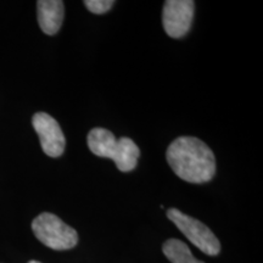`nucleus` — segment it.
<instances>
[{
  "instance_id": "1",
  "label": "nucleus",
  "mask_w": 263,
  "mask_h": 263,
  "mask_svg": "<svg viewBox=\"0 0 263 263\" xmlns=\"http://www.w3.org/2000/svg\"><path fill=\"white\" fill-rule=\"evenodd\" d=\"M167 162L180 179L188 183L210 182L216 173V157L202 140L179 137L170 144Z\"/></svg>"
},
{
  "instance_id": "2",
  "label": "nucleus",
  "mask_w": 263,
  "mask_h": 263,
  "mask_svg": "<svg viewBox=\"0 0 263 263\" xmlns=\"http://www.w3.org/2000/svg\"><path fill=\"white\" fill-rule=\"evenodd\" d=\"M88 146L94 155L115 161L121 172H130L137 167L140 150L127 137L116 139L112 132L105 128H93L88 134Z\"/></svg>"
},
{
  "instance_id": "3",
  "label": "nucleus",
  "mask_w": 263,
  "mask_h": 263,
  "mask_svg": "<svg viewBox=\"0 0 263 263\" xmlns=\"http://www.w3.org/2000/svg\"><path fill=\"white\" fill-rule=\"evenodd\" d=\"M32 230L42 244L52 250H70L78 242L77 232L54 213L44 212L32 222Z\"/></svg>"
},
{
  "instance_id": "4",
  "label": "nucleus",
  "mask_w": 263,
  "mask_h": 263,
  "mask_svg": "<svg viewBox=\"0 0 263 263\" xmlns=\"http://www.w3.org/2000/svg\"><path fill=\"white\" fill-rule=\"evenodd\" d=\"M167 217L177 226L180 232L193 242L197 249L209 256H217L221 252V242L212 230L185 213L177 209H170Z\"/></svg>"
},
{
  "instance_id": "5",
  "label": "nucleus",
  "mask_w": 263,
  "mask_h": 263,
  "mask_svg": "<svg viewBox=\"0 0 263 263\" xmlns=\"http://www.w3.org/2000/svg\"><path fill=\"white\" fill-rule=\"evenodd\" d=\"M195 3L193 0H167L163 5L162 24L171 38H183L192 28Z\"/></svg>"
},
{
  "instance_id": "6",
  "label": "nucleus",
  "mask_w": 263,
  "mask_h": 263,
  "mask_svg": "<svg viewBox=\"0 0 263 263\" xmlns=\"http://www.w3.org/2000/svg\"><path fill=\"white\" fill-rule=\"evenodd\" d=\"M32 124L37 132L43 151L50 157L64 154L66 139L60 124L54 117L45 112H37L32 118Z\"/></svg>"
},
{
  "instance_id": "7",
  "label": "nucleus",
  "mask_w": 263,
  "mask_h": 263,
  "mask_svg": "<svg viewBox=\"0 0 263 263\" xmlns=\"http://www.w3.org/2000/svg\"><path fill=\"white\" fill-rule=\"evenodd\" d=\"M39 27L45 34L54 35L61 28L65 17V4L60 0H39L37 2Z\"/></svg>"
},
{
  "instance_id": "8",
  "label": "nucleus",
  "mask_w": 263,
  "mask_h": 263,
  "mask_svg": "<svg viewBox=\"0 0 263 263\" xmlns=\"http://www.w3.org/2000/svg\"><path fill=\"white\" fill-rule=\"evenodd\" d=\"M164 256L171 263H205L194 257L185 242L178 239H168L162 246Z\"/></svg>"
},
{
  "instance_id": "9",
  "label": "nucleus",
  "mask_w": 263,
  "mask_h": 263,
  "mask_svg": "<svg viewBox=\"0 0 263 263\" xmlns=\"http://www.w3.org/2000/svg\"><path fill=\"white\" fill-rule=\"evenodd\" d=\"M115 4L114 0H84V5L90 12L101 15L107 12Z\"/></svg>"
},
{
  "instance_id": "10",
  "label": "nucleus",
  "mask_w": 263,
  "mask_h": 263,
  "mask_svg": "<svg viewBox=\"0 0 263 263\" xmlns=\"http://www.w3.org/2000/svg\"><path fill=\"white\" fill-rule=\"evenodd\" d=\"M28 263H42V262H38V261H29Z\"/></svg>"
}]
</instances>
